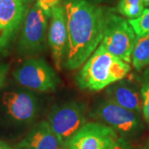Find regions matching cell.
<instances>
[{"label": "cell", "mask_w": 149, "mask_h": 149, "mask_svg": "<svg viewBox=\"0 0 149 149\" xmlns=\"http://www.w3.org/2000/svg\"><path fill=\"white\" fill-rule=\"evenodd\" d=\"M63 149H68V148H63Z\"/></svg>", "instance_id": "d4e9b609"}, {"label": "cell", "mask_w": 149, "mask_h": 149, "mask_svg": "<svg viewBox=\"0 0 149 149\" xmlns=\"http://www.w3.org/2000/svg\"><path fill=\"white\" fill-rule=\"evenodd\" d=\"M132 63L138 71L149 66V33L137 37L132 53Z\"/></svg>", "instance_id": "5bb4252c"}, {"label": "cell", "mask_w": 149, "mask_h": 149, "mask_svg": "<svg viewBox=\"0 0 149 149\" xmlns=\"http://www.w3.org/2000/svg\"><path fill=\"white\" fill-rule=\"evenodd\" d=\"M0 149H13V148L10 147L8 143H6L5 142L0 140Z\"/></svg>", "instance_id": "44dd1931"}, {"label": "cell", "mask_w": 149, "mask_h": 149, "mask_svg": "<svg viewBox=\"0 0 149 149\" xmlns=\"http://www.w3.org/2000/svg\"><path fill=\"white\" fill-rule=\"evenodd\" d=\"M91 116L110 127L123 139L133 137L143 129L139 113L128 110L108 100L96 105L91 111Z\"/></svg>", "instance_id": "8992f818"}, {"label": "cell", "mask_w": 149, "mask_h": 149, "mask_svg": "<svg viewBox=\"0 0 149 149\" xmlns=\"http://www.w3.org/2000/svg\"><path fill=\"white\" fill-rule=\"evenodd\" d=\"M117 12L129 19L139 17L144 10L143 0H119L117 4Z\"/></svg>", "instance_id": "9a60e30c"}, {"label": "cell", "mask_w": 149, "mask_h": 149, "mask_svg": "<svg viewBox=\"0 0 149 149\" xmlns=\"http://www.w3.org/2000/svg\"><path fill=\"white\" fill-rule=\"evenodd\" d=\"M17 147L25 149H60L61 146L48 121H42L27 133Z\"/></svg>", "instance_id": "4fadbf2b"}, {"label": "cell", "mask_w": 149, "mask_h": 149, "mask_svg": "<svg viewBox=\"0 0 149 149\" xmlns=\"http://www.w3.org/2000/svg\"><path fill=\"white\" fill-rule=\"evenodd\" d=\"M62 5L68 33L64 66L78 69L101 42L109 12L90 0H63Z\"/></svg>", "instance_id": "6da1fadb"}, {"label": "cell", "mask_w": 149, "mask_h": 149, "mask_svg": "<svg viewBox=\"0 0 149 149\" xmlns=\"http://www.w3.org/2000/svg\"><path fill=\"white\" fill-rule=\"evenodd\" d=\"M130 70L129 63L110 54L100 45L81 66L75 81L81 90L100 91L122 80Z\"/></svg>", "instance_id": "7a4b0ae2"}, {"label": "cell", "mask_w": 149, "mask_h": 149, "mask_svg": "<svg viewBox=\"0 0 149 149\" xmlns=\"http://www.w3.org/2000/svg\"><path fill=\"white\" fill-rule=\"evenodd\" d=\"M51 16L35 2L22 23L18 48L22 55H34L46 49L48 22Z\"/></svg>", "instance_id": "5b68a950"}, {"label": "cell", "mask_w": 149, "mask_h": 149, "mask_svg": "<svg viewBox=\"0 0 149 149\" xmlns=\"http://www.w3.org/2000/svg\"><path fill=\"white\" fill-rule=\"evenodd\" d=\"M137 36L128 20L109 12L100 46L116 57L130 63Z\"/></svg>", "instance_id": "3957f363"}, {"label": "cell", "mask_w": 149, "mask_h": 149, "mask_svg": "<svg viewBox=\"0 0 149 149\" xmlns=\"http://www.w3.org/2000/svg\"><path fill=\"white\" fill-rule=\"evenodd\" d=\"M2 100L8 113L16 121H31L37 113V99L31 93L8 91L3 94Z\"/></svg>", "instance_id": "7c38bea8"}, {"label": "cell", "mask_w": 149, "mask_h": 149, "mask_svg": "<svg viewBox=\"0 0 149 149\" xmlns=\"http://www.w3.org/2000/svg\"><path fill=\"white\" fill-rule=\"evenodd\" d=\"M13 74L20 85L38 92L56 91L60 83L56 72L43 59H28Z\"/></svg>", "instance_id": "52a82bcc"}, {"label": "cell", "mask_w": 149, "mask_h": 149, "mask_svg": "<svg viewBox=\"0 0 149 149\" xmlns=\"http://www.w3.org/2000/svg\"><path fill=\"white\" fill-rule=\"evenodd\" d=\"M143 1L144 5L149 7V0H143Z\"/></svg>", "instance_id": "603a6c76"}, {"label": "cell", "mask_w": 149, "mask_h": 149, "mask_svg": "<svg viewBox=\"0 0 149 149\" xmlns=\"http://www.w3.org/2000/svg\"><path fill=\"white\" fill-rule=\"evenodd\" d=\"M47 42L55 67L60 71L64 66L68 45L66 20L62 3L56 6L52 10L47 32Z\"/></svg>", "instance_id": "30bf717a"}, {"label": "cell", "mask_w": 149, "mask_h": 149, "mask_svg": "<svg viewBox=\"0 0 149 149\" xmlns=\"http://www.w3.org/2000/svg\"><path fill=\"white\" fill-rule=\"evenodd\" d=\"M86 105L84 103L70 101L52 108L48 115L49 125L65 148L80 128L86 123Z\"/></svg>", "instance_id": "277c9868"}, {"label": "cell", "mask_w": 149, "mask_h": 149, "mask_svg": "<svg viewBox=\"0 0 149 149\" xmlns=\"http://www.w3.org/2000/svg\"><path fill=\"white\" fill-rule=\"evenodd\" d=\"M10 65L8 63H0V90L4 85L6 77L9 70Z\"/></svg>", "instance_id": "d6986e66"}, {"label": "cell", "mask_w": 149, "mask_h": 149, "mask_svg": "<svg viewBox=\"0 0 149 149\" xmlns=\"http://www.w3.org/2000/svg\"><path fill=\"white\" fill-rule=\"evenodd\" d=\"M36 2L49 16H52V8L60 4V0H36Z\"/></svg>", "instance_id": "ac0fdd59"}, {"label": "cell", "mask_w": 149, "mask_h": 149, "mask_svg": "<svg viewBox=\"0 0 149 149\" xmlns=\"http://www.w3.org/2000/svg\"><path fill=\"white\" fill-rule=\"evenodd\" d=\"M137 37L149 33V8H144L143 13L135 19H128Z\"/></svg>", "instance_id": "2e32d148"}, {"label": "cell", "mask_w": 149, "mask_h": 149, "mask_svg": "<svg viewBox=\"0 0 149 149\" xmlns=\"http://www.w3.org/2000/svg\"><path fill=\"white\" fill-rule=\"evenodd\" d=\"M109 149H131V147L127 140H125L123 138H118L116 143Z\"/></svg>", "instance_id": "ffe728a7"}, {"label": "cell", "mask_w": 149, "mask_h": 149, "mask_svg": "<svg viewBox=\"0 0 149 149\" xmlns=\"http://www.w3.org/2000/svg\"><path fill=\"white\" fill-rule=\"evenodd\" d=\"M119 138L102 123H86L67 144L68 149H109Z\"/></svg>", "instance_id": "9c48e42d"}, {"label": "cell", "mask_w": 149, "mask_h": 149, "mask_svg": "<svg viewBox=\"0 0 149 149\" xmlns=\"http://www.w3.org/2000/svg\"><path fill=\"white\" fill-rule=\"evenodd\" d=\"M139 149H149V138L147 139V141L143 143V145Z\"/></svg>", "instance_id": "7402d4cb"}, {"label": "cell", "mask_w": 149, "mask_h": 149, "mask_svg": "<svg viewBox=\"0 0 149 149\" xmlns=\"http://www.w3.org/2000/svg\"><path fill=\"white\" fill-rule=\"evenodd\" d=\"M35 2L36 0H0V53L8 51Z\"/></svg>", "instance_id": "ba28073f"}, {"label": "cell", "mask_w": 149, "mask_h": 149, "mask_svg": "<svg viewBox=\"0 0 149 149\" xmlns=\"http://www.w3.org/2000/svg\"><path fill=\"white\" fill-rule=\"evenodd\" d=\"M106 100L128 110L143 113V98L140 87L133 82L120 80L109 85L105 91Z\"/></svg>", "instance_id": "8fae6325"}, {"label": "cell", "mask_w": 149, "mask_h": 149, "mask_svg": "<svg viewBox=\"0 0 149 149\" xmlns=\"http://www.w3.org/2000/svg\"><path fill=\"white\" fill-rule=\"evenodd\" d=\"M141 94L143 98V115L149 124V66H148L141 79Z\"/></svg>", "instance_id": "e0dca14e"}, {"label": "cell", "mask_w": 149, "mask_h": 149, "mask_svg": "<svg viewBox=\"0 0 149 149\" xmlns=\"http://www.w3.org/2000/svg\"><path fill=\"white\" fill-rule=\"evenodd\" d=\"M13 149H25V148H19V147H15V148H13Z\"/></svg>", "instance_id": "cb8c5ba5"}]
</instances>
